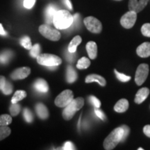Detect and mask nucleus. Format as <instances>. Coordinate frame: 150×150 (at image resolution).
<instances>
[{"label":"nucleus","mask_w":150,"mask_h":150,"mask_svg":"<svg viewBox=\"0 0 150 150\" xmlns=\"http://www.w3.org/2000/svg\"><path fill=\"white\" fill-rule=\"evenodd\" d=\"M39 32L46 38L52 41H58L61 39V35L59 31L54 29L47 24H42L39 27Z\"/></svg>","instance_id":"obj_5"},{"label":"nucleus","mask_w":150,"mask_h":150,"mask_svg":"<svg viewBox=\"0 0 150 150\" xmlns=\"http://www.w3.org/2000/svg\"><path fill=\"white\" fill-rule=\"evenodd\" d=\"M149 0H129V11H133L135 12L139 13L147 6Z\"/></svg>","instance_id":"obj_11"},{"label":"nucleus","mask_w":150,"mask_h":150,"mask_svg":"<svg viewBox=\"0 0 150 150\" xmlns=\"http://www.w3.org/2000/svg\"><path fill=\"white\" fill-rule=\"evenodd\" d=\"M122 127L124 129V134H123V137H122V142H123V141H125V139L127 138V136H129L130 129H129V127H127V125H122Z\"/></svg>","instance_id":"obj_37"},{"label":"nucleus","mask_w":150,"mask_h":150,"mask_svg":"<svg viewBox=\"0 0 150 150\" xmlns=\"http://www.w3.org/2000/svg\"><path fill=\"white\" fill-rule=\"evenodd\" d=\"M31 73V69L28 67H23L16 69L11 74V78L13 80L24 79Z\"/></svg>","instance_id":"obj_10"},{"label":"nucleus","mask_w":150,"mask_h":150,"mask_svg":"<svg viewBox=\"0 0 150 150\" xmlns=\"http://www.w3.org/2000/svg\"><path fill=\"white\" fill-rule=\"evenodd\" d=\"M20 44L21 45L24 47L27 50H31V47H32V45H31V39L29 36H24L20 39Z\"/></svg>","instance_id":"obj_27"},{"label":"nucleus","mask_w":150,"mask_h":150,"mask_svg":"<svg viewBox=\"0 0 150 150\" xmlns=\"http://www.w3.org/2000/svg\"><path fill=\"white\" fill-rule=\"evenodd\" d=\"M36 0H24V6L27 9H31L34 6Z\"/></svg>","instance_id":"obj_35"},{"label":"nucleus","mask_w":150,"mask_h":150,"mask_svg":"<svg viewBox=\"0 0 150 150\" xmlns=\"http://www.w3.org/2000/svg\"><path fill=\"white\" fill-rule=\"evenodd\" d=\"M35 111L38 116L42 120H46L49 117L47 108L42 103H38L35 105Z\"/></svg>","instance_id":"obj_15"},{"label":"nucleus","mask_w":150,"mask_h":150,"mask_svg":"<svg viewBox=\"0 0 150 150\" xmlns=\"http://www.w3.org/2000/svg\"><path fill=\"white\" fill-rule=\"evenodd\" d=\"M84 105V99L82 97H78L76 99H74L66 106L63 111V117L66 120L72 119L74 115L75 112L77 110H80Z\"/></svg>","instance_id":"obj_3"},{"label":"nucleus","mask_w":150,"mask_h":150,"mask_svg":"<svg viewBox=\"0 0 150 150\" xmlns=\"http://www.w3.org/2000/svg\"><path fill=\"white\" fill-rule=\"evenodd\" d=\"M64 3L67 6V8L70 9V10H72V4H71V1L70 0H64Z\"/></svg>","instance_id":"obj_42"},{"label":"nucleus","mask_w":150,"mask_h":150,"mask_svg":"<svg viewBox=\"0 0 150 150\" xmlns=\"http://www.w3.org/2000/svg\"><path fill=\"white\" fill-rule=\"evenodd\" d=\"M36 59L38 64L48 67L58 66L62 63L61 58L50 54H40Z\"/></svg>","instance_id":"obj_4"},{"label":"nucleus","mask_w":150,"mask_h":150,"mask_svg":"<svg viewBox=\"0 0 150 150\" xmlns=\"http://www.w3.org/2000/svg\"><path fill=\"white\" fill-rule=\"evenodd\" d=\"M115 1H122V0H115Z\"/></svg>","instance_id":"obj_45"},{"label":"nucleus","mask_w":150,"mask_h":150,"mask_svg":"<svg viewBox=\"0 0 150 150\" xmlns=\"http://www.w3.org/2000/svg\"><path fill=\"white\" fill-rule=\"evenodd\" d=\"M23 115L25 120L27 122H31L33 120V114L32 112H31L29 108H24V112H23Z\"/></svg>","instance_id":"obj_32"},{"label":"nucleus","mask_w":150,"mask_h":150,"mask_svg":"<svg viewBox=\"0 0 150 150\" xmlns=\"http://www.w3.org/2000/svg\"><path fill=\"white\" fill-rule=\"evenodd\" d=\"M77 79V74L75 72L74 68L70 65L67 67V81L68 83H73Z\"/></svg>","instance_id":"obj_21"},{"label":"nucleus","mask_w":150,"mask_h":150,"mask_svg":"<svg viewBox=\"0 0 150 150\" xmlns=\"http://www.w3.org/2000/svg\"><path fill=\"white\" fill-rule=\"evenodd\" d=\"M13 56V52L10 50H6L0 54V62L3 64H6Z\"/></svg>","instance_id":"obj_23"},{"label":"nucleus","mask_w":150,"mask_h":150,"mask_svg":"<svg viewBox=\"0 0 150 150\" xmlns=\"http://www.w3.org/2000/svg\"><path fill=\"white\" fill-rule=\"evenodd\" d=\"M11 133V130L8 126H0V141L9 136Z\"/></svg>","instance_id":"obj_25"},{"label":"nucleus","mask_w":150,"mask_h":150,"mask_svg":"<svg viewBox=\"0 0 150 150\" xmlns=\"http://www.w3.org/2000/svg\"><path fill=\"white\" fill-rule=\"evenodd\" d=\"M12 122V117L8 114L0 115V126H8Z\"/></svg>","instance_id":"obj_26"},{"label":"nucleus","mask_w":150,"mask_h":150,"mask_svg":"<svg viewBox=\"0 0 150 150\" xmlns=\"http://www.w3.org/2000/svg\"><path fill=\"white\" fill-rule=\"evenodd\" d=\"M82 39L79 35H76L74 38L71 40L70 44L68 46V52H71V53H74L76 51V49L79 45L81 42Z\"/></svg>","instance_id":"obj_20"},{"label":"nucleus","mask_w":150,"mask_h":150,"mask_svg":"<svg viewBox=\"0 0 150 150\" xmlns=\"http://www.w3.org/2000/svg\"><path fill=\"white\" fill-rule=\"evenodd\" d=\"M114 72L115 73L116 77L118 79V80H120L122 82H128L131 79V76H127V75H125V74H122V73H120L117 72V70H115Z\"/></svg>","instance_id":"obj_31"},{"label":"nucleus","mask_w":150,"mask_h":150,"mask_svg":"<svg viewBox=\"0 0 150 150\" xmlns=\"http://www.w3.org/2000/svg\"><path fill=\"white\" fill-rule=\"evenodd\" d=\"M138 150H143L144 149H143V148H140H140H138Z\"/></svg>","instance_id":"obj_44"},{"label":"nucleus","mask_w":150,"mask_h":150,"mask_svg":"<svg viewBox=\"0 0 150 150\" xmlns=\"http://www.w3.org/2000/svg\"><path fill=\"white\" fill-rule=\"evenodd\" d=\"M149 90L147 88H142L139 91L137 92L136 97H135V102L136 104H141L147 98V97L149 95Z\"/></svg>","instance_id":"obj_13"},{"label":"nucleus","mask_w":150,"mask_h":150,"mask_svg":"<svg viewBox=\"0 0 150 150\" xmlns=\"http://www.w3.org/2000/svg\"><path fill=\"white\" fill-rule=\"evenodd\" d=\"M0 35H7V33L6 32V31L4 29V28L2 27V24L0 23Z\"/></svg>","instance_id":"obj_43"},{"label":"nucleus","mask_w":150,"mask_h":150,"mask_svg":"<svg viewBox=\"0 0 150 150\" xmlns=\"http://www.w3.org/2000/svg\"><path fill=\"white\" fill-rule=\"evenodd\" d=\"M56 8L55 6L54 5H50L47 8L46 11H45V18H46V22H47L48 24L53 23V18L55 13H56Z\"/></svg>","instance_id":"obj_19"},{"label":"nucleus","mask_w":150,"mask_h":150,"mask_svg":"<svg viewBox=\"0 0 150 150\" xmlns=\"http://www.w3.org/2000/svg\"><path fill=\"white\" fill-rule=\"evenodd\" d=\"M129 108V102L126 99H121L116 103L114 106V110L117 112H124Z\"/></svg>","instance_id":"obj_18"},{"label":"nucleus","mask_w":150,"mask_h":150,"mask_svg":"<svg viewBox=\"0 0 150 150\" xmlns=\"http://www.w3.org/2000/svg\"><path fill=\"white\" fill-rule=\"evenodd\" d=\"M74 22V17L66 10L56 11L53 18V24L57 29H68Z\"/></svg>","instance_id":"obj_1"},{"label":"nucleus","mask_w":150,"mask_h":150,"mask_svg":"<svg viewBox=\"0 0 150 150\" xmlns=\"http://www.w3.org/2000/svg\"><path fill=\"white\" fill-rule=\"evenodd\" d=\"M91 65V61L86 57H82L77 62L76 67L79 70H83V69L88 68Z\"/></svg>","instance_id":"obj_24"},{"label":"nucleus","mask_w":150,"mask_h":150,"mask_svg":"<svg viewBox=\"0 0 150 150\" xmlns=\"http://www.w3.org/2000/svg\"><path fill=\"white\" fill-rule=\"evenodd\" d=\"M95 115H96L99 118H100L102 120H105V119H106V116H105L104 112L99 109V108H95Z\"/></svg>","instance_id":"obj_36"},{"label":"nucleus","mask_w":150,"mask_h":150,"mask_svg":"<svg viewBox=\"0 0 150 150\" xmlns=\"http://www.w3.org/2000/svg\"><path fill=\"white\" fill-rule=\"evenodd\" d=\"M20 111V106L17 103L12 104L10 106V112L11 116H16Z\"/></svg>","instance_id":"obj_30"},{"label":"nucleus","mask_w":150,"mask_h":150,"mask_svg":"<svg viewBox=\"0 0 150 150\" xmlns=\"http://www.w3.org/2000/svg\"><path fill=\"white\" fill-rule=\"evenodd\" d=\"M86 50L90 59H95L97 56V45L93 41H90L86 44Z\"/></svg>","instance_id":"obj_16"},{"label":"nucleus","mask_w":150,"mask_h":150,"mask_svg":"<svg viewBox=\"0 0 150 150\" xmlns=\"http://www.w3.org/2000/svg\"><path fill=\"white\" fill-rule=\"evenodd\" d=\"M27 97V93L24 91H17L15 93L14 95L11 99V103L15 104V103L18 102L19 101H21L22 99Z\"/></svg>","instance_id":"obj_22"},{"label":"nucleus","mask_w":150,"mask_h":150,"mask_svg":"<svg viewBox=\"0 0 150 150\" xmlns=\"http://www.w3.org/2000/svg\"><path fill=\"white\" fill-rule=\"evenodd\" d=\"M31 51H30V55L33 58H37L40 54V47L39 44H35L31 47Z\"/></svg>","instance_id":"obj_29"},{"label":"nucleus","mask_w":150,"mask_h":150,"mask_svg":"<svg viewBox=\"0 0 150 150\" xmlns=\"http://www.w3.org/2000/svg\"><path fill=\"white\" fill-rule=\"evenodd\" d=\"M143 132L146 136L150 138V125H146L144 127Z\"/></svg>","instance_id":"obj_39"},{"label":"nucleus","mask_w":150,"mask_h":150,"mask_svg":"<svg viewBox=\"0 0 150 150\" xmlns=\"http://www.w3.org/2000/svg\"><path fill=\"white\" fill-rule=\"evenodd\" d=\"M74 99V95L70 90L63 91L56 97L54 101L56 106L60 108H65Z\"/></svg>","instance_id":"obj_6"},{"label":"nucleus","mask_w":150,"mask_h":150,"mask_svg":"<svg viewBox=\"0 0 150 150\" xmlns=\"http://www.w3.org/2000/svg\"><path fill=\"white\" fill-rule=\"evenodd\" d=\"M34 88L40 93H45L49 91V86L47 81L42 79H38L35 81Z\"/></svg>","instance_id":"obj_17"},{"label":"nucleus","mask_w":150,"mask_h":150,"mask_svg":"<svg viewBox=\"0 0 150 150\" xmlns=\"http://www.w3.org/2000/svg\"><path fill=\"white\" fill-rule=\"evenodd\" d=\"M83 23L88 31L94 33H99L102 30L101 22L95 17L90 16L84 19Z\"/></svg>","instance_id":"obj_7"},{"label":"nucleus","mask_w":150,"mask_h":150,"mask_svg":"<svg viewBox=\"0 0 150 150\" xmlns=\"http://www.w3.org/2000/svg\"><path fill=\"white\" fill-rule=\"evenodd\" d=\"M6 78L4 76H0V91L3 88L6 83Z\"/></svg>","instance_id":"obj_40"},{"label":"nucleus","mask_w":150,"mask_h":150,"mask_svg":"<svg viewBox=\"0 0 150 150\" xmlns=\"http://www.w3.org/2000/svg\"><path fill=\"white\" fill-rule=\"evenodd\" d=\"M136 19L137 13L133 11H129L121 18L120 24L125 29H131L134 26Z\"/></svg>","instance_id":"obj_9"},{"label":"nucleus","mask_w":150,"mask_h":150,"mask_svg":"<svg viewBox=\"0 0 150 150\" xmlns=\"http://www.w3.org/2000/svg\"><path fill=\"white\" fill-rule=\"evenodd\" d=\"M1 92L3 94L6 95H8L12 93L13 92V85L8 81H6V83L2 89H1Z\"/></svg>","instance_id":"obj_28"},{"label":"nucleus","mask_w":150,"mask_h":150,"mask_svg":"<svg viewBox=\"0 0 150 150\" xmlns=\"http://www.w3.org/2000/svg\"><path fill=\"white\" fill-rule=\"evenodd\" d=\"M136 53L141 58L150 56V42H145L138 46L136 50Z\"/></svg>","instance_id":"obj_12"},{"label":"nucleus","mask_w":150,"mask_h":150,"mask_svg":"<svg viewBox=\"0 0 150 150\" xmlns=\"http://www.w3.org/2000/svg\"><path fill=\"white\" fill-rule=\"evenodd\" d=\"M141 32L144 36L150 37V23L144 24L142 26Z\"/></svg>","instance_id":"obj_33"},{"label":"nucleus","mask_w":150,"mask_h":150,"mask_svg":"<svg viewBox=\"0 0 150 150\" xmlns=\"http://www.w3.org/2000/svg\"><path fill=\"white\" fill-rule=\"evenodd\" d=\"M90 101H91V102L93 104V106H95V108H100L101 102L96 97L91 96L90 97Z\"/></svg>","instance_id":"obj_34"},{"label":"nucleus","mask_w":150,"mask_h":150,"mask_svg":"<svg viewBox=\"0 0 150 150\" xmlns=\"http://www.w3.org/2000/svg\"><path fill=\"white\" fill-rule=\"evenodd\" d=\"M63 149L65 150H72V149H75V147L74 145H73V143L70 141H67L65 143L64 146H63Z\"/></svg>","instance_id":"obj_38"},{"label":"nucleus","mask_w":150,"mask_h":150,"mask_svg":"<svg viewBox=\"0 0 150 150\" xmlns=\"http://www.w3.org/2000/svg\"><path fill=\"white\" fill-rule=\"evenodd\" d=\"M124 134V129L120 127L112 131V132L105 138L104 141V147L106 150L113 149L119 142H122Z\"/></svg>","instance_id":"obj_2"},{"label":"nucleus","mask_w":150,"mask_h":150,"mask_svg":"<svg viewBox=\"0 0 150 150\" xmlns=\"http://www.w3.org/2000/svg\"><path fill=\"white\" fill-rule=\"evenodd\" d=\"M149 74V66L146 63H142L137 68L135 81L138 86H141L147 79Z\"/></svg>","instance_id":"obj_8"},{"label":"nucleus","mask_w":150,"mask_h":150,"mask_svg":"<svg viewBox=\"0 0 150 150\" xmlns=\"http://www.w3.org/2000/svg\"><path fill=\"white\" fill-rule=\"evenodd\" d=\"M86 83H92V82H97L101 86H105L106 84V79L99 74H90L86 76Z\"/></svg>","instance_id":"obj_14"},{"label":"nucleus","mask_w":150,"mask_h":150,"mask_svg":"<svg viewBox=\"0 0 150 150\" xmlns=\"http://www.w3.org/2000/svg\"><path fill=\"white\" fill-rule=\"evenodd\" d=\"M70 55H67V60L68 61H70V62H73L74 61V53H71V52H70Z\"/></svg>","instance_id":"obj_41"}]
</instances>
